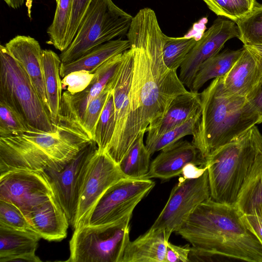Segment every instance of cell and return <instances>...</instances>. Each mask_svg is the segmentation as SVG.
Returning a JSON list of instances; mask_svg holds the SVG:
<instances>
[{
    "mask_svg": "<svg viewBox=\"0 0 262 262\" xmlns=\"http://www.w3.org/2000/svg\"><path fill=\"white\" fill-rule=\"evenodd\" d=\"M243 49L226 50L203 62L193 81L190 91L198 92L209 80L225 75L239 57Z\"/></svg>",
    "mask_w": 262,
    "mask_h": 262,
    "instance_id": "4316f807",
    "label": "cell"
},
{
    "mask_svg": "<svg viewBox=\"0 0 262 262\" xmlns=\"http://www.w3.org/2000/svg\"><path fill=\"white\" fill-rule=\"evenodd\" d=\"M0 100L13 107L32 129L56 130L48 108L39 97L26 72L0 46Z\"/></svg>",
    "mask_w": 262,
    "mask_h": 262,
    "instance_id": "52a82bcc",
    "label": "cell"
},
{
    "mask_svg": "<svg viewBox=\"0 0 262 262\" xmlns=\"http://www.w3.org/2000/svg\"><path fill=\"white\" fill-rule=\"evenodd\" d=\"M245 221L262 244V218L255 214H244Z\"/></svg>",
    "mask_w": 262,
    "mask_h": 262,
    "instance_id": "b9f144b4",
    "label": "cell"
},
{
    "mask_svg": "<svg viewBox=\"0 0 262 262\" xmlns=\"http://www.w3.org/2000/svg\"><path fill=\"white\" fill-rule=\"evenodd\" d=\"M129 214L115 222L74 229L70 262H121L129 240Z\"/></svg>",
    "mask_w": 262,
    "mask_h": 262,
    "instance_id": "ba28073f",
    "label": "cell"
},
{
    "mask_svg": "<svg viewBox=\"0 0 262 262\" xmlns=\"http://www.w3.org/2000/svg\"><path fill=\"white\" fill-rule=\"evenodd\" d=\"M93 0H73L71 19L66 39V49L73 40Z\"/></svg>",
    "mask_w": 262,
    "mask_h": 262,
    "instance_id": "74e56055",
    "label": "cell"
},
{
    "mask_svg": "<svg viewBox=\"0 0 262 262\" xmlns=\"http://www.w3.org/2000/svg\"><path fill=\"white\" fill-rule=\"evenodd\" d=\"M9 55L23 68L39 97L48 108L44 83L42 49L37 40L25 35H17L5 45Z\"/></svg>",
    "mask_w": 262,
    "mask_h": 262,
    "instance_id": "ac0fdd59",
    "label": "cell"
},
{
    "mask_svg": "<svg viewBox=\"0 0 262 262\" xmlns=\"http://www.w3.org/2000/svg\"><path fill=\"white\" fill-rule=\"evenodd\" d=\"M145 131L139 133L130 148L118 164L125 178L144 179L148 172L151 155L144 144Z\"/></svg>",
    "mask_w": 262,
    "mask_h": 262,
    "instance_id": "83f0119b",
    "label": "cell"
},
{
    "mask_svg": "<svg viewBox=\"0 0 262 262\" xmlns=\"http://www.w3.org/2000/svg\"><path fill=\"white\" fill-rule=\"evenodd\" d=\"M210 198L207 169L198 178H181L150 229L164 230L170 237L199 205Z\"/></svg>",
    "mask_w": 262,
    "mask_h": 262,
    "instance_id": "30bf717a",
    "label": "cell"
},
{
    "mask_svg": "<svg viewBox=\"0 0 262 262\" xmlns=\"http://www.w3.org/2000/svg\"><path fill=\"white\" fill-rule=\"evenodd\" d=\"M10 7L14 9L20 8L24 4L25 0H3Z\"/></svg>",
    "mask_w": 262,
    "mask_h": 262,
    "instance_id": "ee69618b",
    "label": "cell"
},
{
    "mask_svg": "<svg viewBox=\"0 0 262 262\" xmlns=\"http://www.w3.org/2000/svg\"><path fill=\"white\" fill-rule=\"evenodd\" d=\"M93 141L79 122L60 115L54 133L30 129L0 138V175L16 170H59Z\"/></svg>",
    "mask_w": 262,
    "mask_h": 262,
    "instance_id": "3957f363",
    "label": "cell"
},
{
    "mask_svg": "<svg viewBox=\"0 0 262 262\" xmlns=\"http://www.w3.org/2000/svg\"><path fill=\"white\" fill-rule=\"evenodd\" d=\"M115 127V110L112 91L108 94L95 129L93 139L99 151L104 152L112 139Z\"/></svg>",
    "mask_w": 262,
    "mask_h": 262,
    "instance_id": "4dcf8cb0",
    "label": "cell"
},
{
    "mask_svg": "<svg viewBox=\"0 0 262 262\" xmlns=\"http://www.w3.org/2000/svg\"><path fill=\"white\" fill-rule=\"evenodd\" d=\"M244 46L262 45V5L256 4L246 16L236 22Z\"/></svg>",
    "mask_w": 262,
    "mask_h": 262,
    "instance_id": "1f68e13d",
    "label": "cell"
},
{
    "mask_svg": "<svg viewBox=\"0 0 262 262\" xmlns=\"http://www.w3.org/2000/svg\"><path fill=\"white\" fill-rule=\"evenodd\" d=\"M43 78L46 96L51 119L54 124L60 118L62 95L59 73L61 63L60 56L51 50H42Z\"/></svg>",
    "mask_w": 262,
    "mask_h": 262,
    "instance_id": "cb8c5ba5",
    "label": "cell"
},
{
    "mask_svg": "<svg viewBox=\"0 0 262 262\" xmlns=\"http://www.w3.org/2000/svg\"><path fill=\"white\" fill-rule=\"evenodd\" d=\"M33 230L48 241H60L67 237L69 219L54 197L25 215Z\"/></svg>",
    "mask_w": 262,
    "mask_h": 262,
    "instance_id": "ffe728a7",
    "label": "cell"
},
{
    "mask_svg": "<svg viewBox=\"0 0 262 262\" xmlns=\"http://www.w3.org/2000/svg\"><path fill=\"white\" fill-rule=\"evenodd\" d=\"M125 178L118 165L105 152L98 150L88 166L81 188L74 221V229L84 226L94 206L113 184Z\"/></svg>",
    "mask_w": 262,
    "mask_h": 262,
    "instance_id": "4fadbf2b",
    "label": "cell"
},
{
    "mask_svg": "<svg viewBox=\"0 0 262 262\" xmlns=\"http://www.w3.org/2000/svg\"><path fill=\"white\" fill-rule=\"evenodd\" d=\"M53 21L47 32L49 39L47 43L53 46L61 52L66 50V39L71 19L73 0H59Z\"/></svg>",
    "mask_w": 262,
    "mask_h": 262,
    "instance_id": "f1b7e54d",
    "label": "cell"
},
{
    "mask_svg": "<svg viewBox=\"0 0 262 262\" xmlns=\"http://www.w3.org/2000/svg\"><path fill=\"white\" fill-rule=\"evenodd\" d=\"M55 196L45 171L16 170L0 175V200L14 204L25 215Z\"/></svg>",
    "mask_w": 262,
    "mask_h": 262,
    "instance_id": "8fae6325",
    "label": "cell"
},
{
    "mask_svg": "<svg viewBox=\"0 0 262 262\" xmlns=\"http://www.w3.org/2000/svg\"><path fill=\"white\" fill-rule=\"evenodd\" d=\"M195 37H173L166 36L163 47V59L170 69L176 70L181 66L186 56L196 43Z\"/></svg>",
    "mask_w": 262,
    "mask_h": 262,
    "instance_id": "f546056e",
    "label": "cell"
},
{
    "mask_svg": "<svg viewBox=\"0 0 262 262\" xmlns=\"http://www.w3.org/2000/svg\"><path fill=\"white\" fill-rule=\"evenodd\" d=\"M97 150V145L93 141L60 170L45 171L49 178L55 197L64 210L71 226L74 223L88 166Z\"/></svg>",
    "mask_w": 262,
    "mask_h": 262,
    "instance_id": "7c38bea8",
    "label": "cell"
},
{
    "mask_svg": "<svg viewBox=\"0 0 262 262\" xmlns=\"http://www.w3.org/2000/svg\"><path fill=\"white\" fill-rule=\"evenodd\" d=\"M200 95L201 115L191 142L206 160L218 148L258 124V117L246 97L222 94L220 77Z\"/></svg>",
    "mask_w": 262,
    "mask_h": 262,
    "instance_id": "277c9868",
    "label": "cell"
},
{
    "mask_svg": "<svg viewBox=\"0 0 262 262\" xmlns=\"http://www.w3.org/2000/svg\"><path fill=\"white\" fill-rule=\"evenodd\" d=\"M133 18L112 0H93L73 40L59 55L61 63L72 62L98 46L127 34Z\"/></svg>",
    "mask_w": 262,
    "mask_h": 262,
    "instance_id": "8992f818",
    "label": "cell"
},
{
    "mask_svg": "<svg viewBox=\"0 0 262 262\" xmlns=\"http://www.w3.org/2000/svg\"><path fill=\"white\" fill-rule=\"evenodd\" d=\"M169 239L164 230L149 228L128 243L121 262H165Z\"/></svg>",
    "mask_w": 262,
    "mask_h": 262,
    "instance_id": "7402d4cb",
    "label": "cell"
},
{
    "mask_svg": "<svg viewBox=\"0 0 262 262\" xmlns=\"http://www.w3.org/2000/svg\"><path fill=\"white\" fill-rule=\"evenodd\" d=\"M59 0H55L56 3L58 2Z\"/></svg>",
    "mask_w": 262,
    "mask_h": 262,
    "instance_id": "bcb514c9",
    "label": "cell"
},
{
    "mask_svg": "<svg viewBox=\"0 0 262 262\" xmlns=\"http://www.w3.org/2000/svg\"><path fill=\"white\" fill-rule=\"evenodd\" d=\"M262 155V135L255 125L206 159L211 199L235 204L240 190Z\"/></svg>",
    "mask_w": 262,
    "mask_h": 262,
    "instance_id": "5b68a950",
    "label": "cell"
},
{
    "mask_svg": "<svg viewBox=\"0 0 262 262\" xmlns=\"http://www.w3.org/2000/svg\"><path fill=\"white\" fill-rule=\"evenodd\" d=\"M206 160L192 142L179 140L161 150L151 162L144 179L167 180L182 174L188 164L206 166Z\"/></svg>",
    "mask_w": 262,
    "mask_h": 262,
    "instance_id": "e0dca14e",
    "label": "cell"
},
{
    "mask_svg": "<svg viewBox=\"0 0 262 262\" xmlns=\"http://www.w3.org/2000/svg\"><path fill=\"white\" fill-rule=\"evenodd\" d=\"M254 54L258 60L261 74L258 82L246 98L256 112L259 124L262 123V58Z\"/></svg>",
    "mask_w": 262,
    "mask_h": 262,
    "instance_id": "ab89813d",
    "label": "cell"
},
{
    "mask_svg": "<svg viewBox=\"0 0 262 262\" xmlns=\"http://www.w3.org/2000/svg\"><path fill=\"white\" fill-rule=\"evenodd\" d=\"M191 247L189 244L180 246L168 241L166 247L165 262H189V255Z\"/></svg>",
    "mask_w": 262,
    "mask_h": 262,
    "instance_id": "60d3db41",
    "label": "cell"
},
{
    "mask_svg": "<svg viewBox=\"0 0 262 262\" xmlns=\"http://www.w3.org/2000/svg\"><path fill=\"white\" fill-rule=\"evenodd\" d=\"M250 51L262 58V45L244 46Z\"/></svg>",
    "mask_w": 262,
    "mask_h": 262,
    "instance_id": "f6af8a7d",
    "label": "cell"
},
{
    "mask_svg": "<svg viewBox=\"0 0 262 262\" xmlns=\"http://www.w3.org/2000/svg\"><path fill=\"white\" fill-rule=\"evenodd\" d=\"M128 39L120 38L104 43L94 48L85 55L67 63H61L59 73L61 78L71 72L85 70L94 72L111 58L130 49Z\"/></svg>",
    "mask_w": 262,
    "mask_h": 262,
    "instance_id": "603a6c76",
    "label": "cell"
},
{
    "mask_svg": "<svg viewBox=\"0 0 262 262\" xmlns=\"http://www.w3.org/2000/svg\"><path fill=\"white\" fill-rule=\"evenodd\" d=\"M175 232L192 245L189 261L221 256L262 262V244L235 204L210 198L199 205Z\"/></svg>",
    "mask_w": 262,
    "mask_h": 262,
    "instance_id": "7a4b0ae2",
    "label": "cell"
},
{
    "mask_svg": "<svg viewBox=\"0 0 262 262\" xmlns=\"http://www.w3.org/2000/svg\"><path fill=\"white\" fill-rule=\"evenodd\" d=\"M200 95L188 91L176 97L164 116L154 125L148 126L146 140H149L174 128L195 116L201 111Z\"/></svg>",
    "mask_w": 262,
    "mask_h": 262,
    "instance_id": "44dd1931",
    "label": "cell"
},
{
    "mask_svg": "<svg viewBox=\"0 0 262 262\" xmlns=\"http://www.w3.org/2000/svg\"><path fill=\"white\" fill-rule=\"evenodd\" d=\"M207 169L206 166L198 167L194 164H188L183 169V175L184 178H195L200 177Z\"/></svg>",
    "mask_w": 262,
    "mask_h": 262,
    "instance_id": "7bdbcfd3",
    "label": "cell"
},
{
    "mask_svg": "<svg viewBox=\"0 0 262 262\" xmlns=\"http://www.w3.org/2000/svg\"><path fill=\"white\" fill-rule=\"evenodd\" d=\"M93 77L94 73L85 70L71 72L61 79L62 90L72 94L80 92L89 85Z\"/></svg>",
    "mask_w": 262,
    "mask_h": 262,
    "instance_id": "f35d334b",
    "label": "cell"
},
{
    "mask_svg": "<svg viewBox=\"0 0 262 262\" xmlns=\"http://www.w3.org/2000/svg\"><path fill=\"white\" fill-rule=\"evenodd\" d=\"M155 185V183L148 179L120 180L101 195L84 225L110 224L132 214L136 206Z\"/></svg>",
    "mask_w": 262,
    "mask_h": 262,
    "instance_id": "9c48e42d",
    "label": "cell"
},
{
    "mask_svg": "<svg viewBox=\"0 0 262 262\" xmlns=\"http://www.w3.org/2000/svg\"><path fill=\"white\" fill-rule=\"evenodd\" d=\"M0 225L19 230L34 231L18 207L3 200H0Z\"/></svg>",
    "mask_w": 262,
    "mask_h": 262,
    "instance_id": "8d00e7d4",
    "label": "cell"
},
{
    "mask_svg": "<svg viewBox=\"0 0 262 262\" xmlns=\"http://www.w3.org/2000/svg\"><path fill=\"white\" fill-rule=\"evenodd\" d=\"M123 53L111 58L100 66L94 72L89 85L83 91L75 94L67 91L62 92L60 115L81 124L89 103L116 77L123 60Z\"/></svg>",
    "mask_w": 262,
    "mask_h": 262,
    "instance_id": "2e32d148",
    "label": "cell"
},
{
    "mask_svg": "<svg viewBox=\"0 0 262 262\" xmlns=\"http://www.w3.org/2000/svg\"><path fill=\"white\" fill-rule=\"evenodd\" d=\"M219 16L236 22L249 14L255 7V0H203Z\"/></svg>",
    "mask_w": 262,
    "mask_h": 262,
    "instance_id": "836d02e7",
    "label": "cell"
},
{
    "mask_svg": "<svg viewBox=\"0 0 262 262\" xmlns=\"http://www.w3.org/2000/svg\"><path fill=\"white\" fill-rule=\"evenodd\" d=\"M116 77L106 85L100 93L89 103L82 120L81 125L83 128L93 140L96 124L102 112L108 94L113 89Z\"/></svg>",
    "mask_w": 262,
    "mask_h": 262,
    "instance_id": "d590c367",
    "label": "cell"
},
{
    "mask_svg": "<svg viewBox=\"0 0 262 262\" xmlns=\"http://www.w3.org/2000/svg\"><path fill=\"white\" fill-rule=\"evenodd\" d=\"M235 204L243 214L262 218V155L246 178Z\"/></svg>",
    "mask_w": 262,
    "mask_h": 262,
    "instance_id": "484cf974",
    "label": "cell"
},
{
    "mask_svg": "<svg viewBox=\"0 0 262 262\" xmlns=\"http://www.w3.org/2000/svg\"><path fill=\"white\" fill-rule=\"evenodd\" d=\"M41 238L33 231H24L0 225V262H8L14 257L35 254Z\"/></svg>",
    "mask_w": 262,
    "mask_h": 262,
    "instance_id": "d4e9b609",
    "label": "cell"
},
{
    "mask_svg": "<svg viewBox=\"0 0 262 262\" xmlns=\"http://www.w3.org/2000/svg\"><path fill=\"white\" fill-rule=\"evenodd\" d=\"M235 22L219 16L197 40L180 67L179 79L190 90L197 72L203 62L220 52L226 41L239 38Z\"/></svg>",
    "mask_w": 262,
    "mask_h": 262,
    "instance_id": "9a60e30c",
    "label": "cell"
},
{
    "mask_svg": "<svg viewBox=\"0 0 262 262\" xmlns=\"http://www.w3.org/2000/svg\"><path fill=\"white\" fill-rule=\"evenodd\" d=\"M123 54V60L112 90L115 110L116 127L112 139L104 151L117 164L129 150L127 126L130 113V90L133 58L130 48Z\"/></svg>",
    "mask_w": 262,
    "mask_h": 262,
    "instance_id": "5bb4252c",
    "label": "cell"
},
{
    "mask_svg": "<svg viewBox=\"0 0 262 262\" xmlns=\"http://www.w3.org/2000/svg\"><path fill=\"white\" fill-rule=\"evenodd\" d=\"M201 115V111L193 117L155 138L146 140V147L151 155L187 135H193Z\"/></svg>",
    "mask_w": 262,
    "mask_h": 262,
    "instance_id": "d6a6232c",
    "label": "cell"
},
{
    "mask_svg": "<svg viewBox=\"0 0 262 262\" xmlns=\"http://www.w3.org/2000/svg\"><path fill=\"white\" fill-rule=\"evenodd\" d=\"M32 129L22 115L6 101L0 100V138L21 135Z\"/></svg>",
    "mask_w": 262,
    "mask_h": 262,
    "instance_id": "e575fe53",
    "label": "cell"
},
{
    "mask_svg": "<svg viewBox=\"0 0 262 262\" xmlns=\"http://www.w3.org/2000/svg\"><path fill=\"white\" fill-rule=\"evenodd\" d=\"M133 52L127 144L130 148L140 132L154 125L165 115L178 96L188 91L177 70L165 65L162 55L166 35L155 11L140 9L133 17L126 34Z\"/></svg>",
    "mask_w": 262,
    "mask_h": 262,
    "instance_id": "6da1fadb",
    "label": "cell"
},
{
    "mask_svg": "<svg viewBox=\"0 0 262 262\" xmlns=\"http://www.w3.org/2000/svg\"><path fill=\"white\" fill-rule=\"evenodd\" d=\"M243 51L229 71L220 77V89L225 96L246 97L261 74L255 55L243 46Z\"/></svg>",
    "mask_w": 262,
    "mask_h": 262,
    "instance_id": "d6986e66",
    "label": "cell"
}]
</instances>
